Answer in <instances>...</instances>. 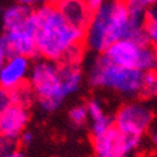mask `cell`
I'll list each match as a JSON object with an SVG mask.
<instances>
[{
    "instance_id": "cell-15",
    "label": "cell",
    "mask_w": 157,
    "mask_h": 157,
    "mask_svg": "<svg viewBox=\"0 0 157 157\" xmlns=\"http://www.w3.org/2000/svg\"><path fill=\"white\" fill-rule=\"evenodd\" d=\"M10 94H11L13 103L19 104V106H23L25 108H28L34 102V99H36L34 90H33V88L30 87V84L28 82L17 87L15 89L10 90Z\"/></svg>"
},
{
    "instance_id": "cell-28",
    "label": "cell",
    "mask_w": 157,
    "mask_h": 157,
    "mask_svg": "<svg viewBox=\"0 0 157 157\" xmlns=\"http://www.w3.org/2000/svg\"><path fill=\"white\" fill-rule=\"evenodd\" d=\"M152 140H153V143H155V145L157 146V132H156V133L152 136Z\"/></svg>"
},
{
    "instance_id": "cell-8",
    "label": "cell",
    "mask_w": 157,
    "mask_h": 157,
    "mask_svg": "<svg viewBox=\"0 0 157 157\" xmlns=\"http://www.w3.org/2000/svg\"><path fill=\"white\" fill-rule=\"evenodd\" d=\"M141 138L131 137L112 126L104 133L93 137L92 145L97 157H127L138 145Z\"/></svg>"
},
{
    "instance_id": "cell-10",
    "label": "cell",
    "mask_w": 157,
    "mask_h": 157,
    "mask_svg": "<svg viewBox=\"0 0 157 157\" xmlns=\"http://www.w3.org/2000/svg\"><path fill=\"white\" fill-rule=\"evenodd\" d=\"M29 122V112L19 104L11 103L0 113V136L18 141Z\"/></svg>"
},
{
    "instance_id": "cell-16",
    "label": "cell",
    "mask_w": 157,
    "mask_h": 157,
    "mask_svg": "<svg viewBox=\"0 0 157 157\" xmlns=\"http://www.w3.org/2000/svg\"><path fill=\"white\" fill-rule=\"evenodd\" d=\"M140 96L143 98H152L157 96V73L156 72L145 73Z\"/></svg>"
},
{
    "instance_id": "cell-26",
    "label": "cell",
    "mask_w": 157,
    "mask_h": 157,
    "mask_svg": "<svg viewBox=\"0 0 157 157\" xmlns=\"http://www.w3.org/2000/svg\"><path fill=\"white\" fill-rule=\"evenodd\" d=\"M84 2L87 3V5H88L90 9L94 11V10H97L98 8H101L104 3L107 2V0H84Z\"/></svg>"
},
{
    "instance_id": "cell-13",
    "label": "cell",
    "mask_w": 157,
    "mask_h": 157,
    "mask_svg": "<svg viewBox=\"0 0 157 157\" xmlns=\"http://www.w3.org/2000/svg\"><path fill=\"white\" fill-rule=\"evenodd\" d=\"M33 13V8L15 3L8 6L3 11V28L5 30L15 29L25 24L30 14Z\"/></svg>"
},
{
    "instance_id": "cell-23",
    "label": "cell",
    "mask_w": 157,
    "mask_h": 157,
    "mask_svg": "<svg viewBox=\"0 0 157 157\" xmlns=\"http://www.w3.org/2000/svg\"><path fill=\"white\" fill-rule=\"evenodd\" d=\"M17 3H19V4H23V5H27V6H30V8H33V6H42V5H44V4H48L47 2L48 0H15Z\"/></svg>"
},
{
    "instance_id": "cell-3",
    "label": "cell",
    "mask_w": 157,
    "mask_h": 157,
    "mask_svg": "<svg viewBox=\"0 0 157 157\" xmlns=\"http://www.w3.org/2000/svg\"><path fill=\"white\" fill-rule=\"evenodd\" d=\"M145 73L135 68H124L99 54L90 63L88 82L92 87L106 88L126 97L140 96Z\"/></svg>"
},
{
    "instance_id": "cell-7",
    "label": "cell",
    "mask_w": 157,
    "mask_h": 157,
    "mask_svg": "<svg viewBox=\"0 0 157 157\" xmlns=\"http://www.w3.org/2000/svg\"><path fill=\"white\" fill-rule=\"evenodd\" d=\"M36 25L38 19L35 10H33L24 25L4 32L2 39L6 48L8 56H23L27 58H34L39 56L35 42Z\"/></svg>"
},
{
    "instance_id": "cell-9",
    "label": "cell",
    "mask_w": 157,
    "mask_h": 157,
    "mask_svg": "<svg viewBox=\"0 0 157 157\" xmlns=\"http://www.w3.org/2000/svg\"><path fill=\"white\" fill-rule=\"evenodd\" d=\"M30 58L23 56H8L0 69V86L8 90L28 82L32 69Z\"/></svg>"
},
{
    "instance_id": "cell-29",
    "label": "cell",
    "mask_w": 157,
    "mask_h": 157,
    "mask_svg": "<svg viewBox=\"0 0 157 157\" xmlns=\"http://www.w3.org/2000/svg\"><path fill=\"white\" fill-rule=\"evenodd\" d=\"M2 11H4V10H3V8H2V5H0V13H2Z\"/></svg>"
},
{
    "instance_id": "cell-4",
    "label": "cell",
    "mask_w": 157,
    "mask_h": 157,
    "mask_svg": "<svg viewBox=\"0 0 157 157\" xmlns=\"http://www.w3.org/2000/svg\"><path fill=\"white\" fill-rule=\"evenodd\" d=\"M28 83L34 90L39 106L45 112L56 111L68 97L57 62L44 58L36 60L32 65Z\"/></svg>"
},
{
    "instance_id": "cell-20",
    "label": "cell",
    "mask_w": 157,
    "mask_h": 157,
    "mask_svg": "<svg viewBox=\"0 0 157 157\" xmlns=\"http://www.w3.org/2000/svg\"><path fill=\"white\" fill-rule=\"evenodd\" d=\"M87 107V111H88V116H89V120L90 121H97L99 118H102V117L106 116V112H104L103 107L99 101L97 99H89L86 104Z\"/></svg>"
},
{
    "instance_id": "cell-5",
    "label": "cell",
    "mask_w": 157,
    "mask_h": 157,
    "mask_svg": "<svg viewBox=\"0 0 157 157\" xmlns=\"http://www.w3.org/2000/svg\"><path fill=\"white\" fill-rule=\"evenodd\" d=\"M111 62L124 68H135L143 73H157V49L148 45H140L129 39L113 43L104 53Z\"/></svg>"
},
{
    "instance_id": "cell-2",
    "label": "cell",
    "mask_w": 157,
    "mask_h": 157,
    "mask_svg": "<svg viewBox=\"0 0 157 157\" xmlns=\"http://www.w3.org/2000/svg\"><path fill=\"white\" fill-rule=\"evenodd\" d=\"M35 14V42L42 58L59 63L71 49L86 43V30L68 23L54 4L39 6Z\"/></svg>"
},
{
    "instance_id": "cell-12",
    "label": "cell",
    "mask_w": 157,
    "mask_h": 157,
    "mask_svg": "<svg viewBox=\"0 0 157 157\" xmlns=\"http://www.w3.org/2000/svg\"><path fill=\"white\" fill-rule=\"evenodd\" d=\"M59 71H60L64 88L67 90L68 96L77 93L82 86V82H83V72L81 68V64L60 62L59 63Z\"/></svg>"
},
{
    "instance_id": "cell-27",
    "label": "cell",
    "mask_w": 157,
    "mask_h": 157,
    "mask_svg": "<svg viewBox=\"0 0 157 157\" xmlns=\"http://www.w3.org/2000/svg\"><path fill=\"white\" fill-rule=\"evenodd\" d=\"M4 157H24V156L21 155V152H19V151L17 150L15 152H13V153H10V155H8V156H4Z\"/></svg>"
},
{
    "instance_id": "cell-14",
    "label": "cell",
    "mask_w": 157,
    "mask_h": 157,
    "mask_svg": "<svg viewBox=\"0 0 157 157\" xmlns=\"http://www.w3.org/2000/svg\"><path fill=\"white\" fill-rule=\"evenodd\" d=\"M124 3L131 18L145 21L147 11L157 3V0H124Z\"/></svg>"
},
{
    "instance_id": "cell-22",
    "label": "cell",
    "mask_w": 157,
    "mask_h": 157,
    "mask_svg": "<svg viewBox=\"0 0 157 157\" xmlns=\"http://www.w3.org/2000/svg\"><path fill=\"white\" fill-rule=\"evenodd\" d=\"M11 103H13V101H11L10 90H8L0 86V113L3 111H5Z\"/></svg>"
},
{
    "instance_id": "cell-11",
    "label": "cell",
    "mask_w": 157,
    "mask_h": 157,
    "mask_svg": "<svg viewBox=\"0 0 157 157\" xmlns=\"http://www.w3.org/2000/svg\"><path fill=\"white\" fill-rule=\"evenodd\" d=\"M54 5L68 23L87 30L93 15V10L87 5L84 0H56Z\"/></svg>"
},
{
    "instance_id": "cell-25",
    "label": "cell",
    "mask_w": 157,
    "mask_h": 157,
    "mask_svg": "<svg viewBox=\"0 0 157 157\" xmlns=\"http://www.w3.org/2000/svg\"><path fill=\"white\" fill-rule=\"evenodd\" d=\"M6 58H8V52H6V48L4 45L3 39L0 38V69H2V67H3V64H4Z\"/></svg>"
},
{
    "instance_id": "cell-17",
    "label": "cell",
    "mask_w": 157,
    "mask_h": 157,
    "mask_svg": "<svg viewBox=\"0 0 157 157\" xmlns=\"http://www.w3.org/2000/svg\"><path fill=\"white\" fill-rule=\"evenodd\" d=\"M145 29L151 45L157 49V10L150 9L147 11L145 19Z\"/></svg>"
},
{
    "instance_id": "cell-19",
    "label": "cell",
    "mask_w": 157,
    "mask_h": 157,
    "mask_svg": "<svg viewBox=\"0 0 157 157\" xmlns=\"http://www.w3.org/2000/svg\"><path fill=\"white\" fill-rule=\"evenodd\" d=\"M112 126H114V117H111L108 114H106L102 118L93 121L92 122V127H90V131H92V137L99 136L102 133H104L106 131H108Z\"/></svg>"
},
{
    "instance_id": "cell-18",
    "label": "cell",
    "mask_w": 157,
    "mask_h": 157,
    "mask_svg": "<svg viewBox=\"0 0 157 157\" xmlns=\"http://www.w3.org/2000/svg\"><path fill=\"white\" fill-rule=\"evenodd\" d=\"M69 121L74 124V126H78L81 127L83 124L87 123V121L89 120V116H88V111H87V107L86 104H78V106H74L71 108L69 113Z\"/></svg>"
},
{
    "instance_id": "cell-24",
    "label": "cell",
    "mask_w": 157,
    "mask_h": 157,
    "mask_svg": "<svg viewBox=\"0 0 157 157\" xmlns=\"http://www.w3.org/2000/svg\"><path fill=\"white\" fill-rule=\"evenodd\" d=\"M19 141L21 145H30V142L33 141V133L29 132V131H24V132L21 133V136L19 137Z\"/></svg>"
},
{
    "instance_id": "cell-6",
    "label": "cell",
    "mask_w": 157,
    "mask_h": 157,
    "mask_svg": "<svg viewBox=\"0 0 157 157\" xmlns=\"http://www.w3.org/2000/svg\"><path fill=\"white\" fill-rule=\"evenodd\" d=\"M152 111L143 103L128 102L117 111L114 126L127 136L141 138L151 126Z\"/></svg>"
},
{
    "instance_id": "cell-1",
    "label": "cell",
    "mask_w": 157,
    "mask_h": 157,
    "mask_svg": "<svg viewBox=\"0 0 157 157\" xmlns=\"http://www.w3.org/2000/svg\"><path fill=\"white\" fill-rule=\"evenodd\" d=\"M122 39H129L140 45L151 44L145 21L129 17L124 0H107L93 11L86 30V45L102 54L108 47Z\"/></svg>"
},
{
    "instance_id": "cell-21",
    "label": "cell",
    "mask_w": 157,
    "mask_h": 157,
    "mask_svg": "<svg viewBox=\"0 0 157 157\" xmlns=\"http://www.w3.org/2000/svg\"><path fill=\"white\" fill-rule=\"evenodd\" d=\"M17 151V141L0 136V157L8 156Z\"/></svg>"
}]
</instances>
